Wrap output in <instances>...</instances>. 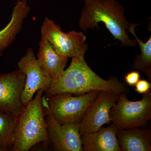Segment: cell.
Segmentation results:
<instances>
[{"label":"cell","mask_w":151,"mask_h":151,"mask_svg":"<svg viewBox=\"0 0 151 151\" xmlns=\"http://www.w3.org/2000/svg\"><path fill=\"white\" fill-rule=\"evenodd\" d=\"M84 55L72 58L68 68L52 82L45 92V97L63 92L80 95L96 90L108 91L119 95L128 93V87L117 78L112 76L106 80L97 75L86 63Z\"/></svg>","instance_id":"6da1fadb"},{"label":"cell","mask_w":151,"mask_h":151,"mask_svg":"<svg viewBox=\"0 0 151 151\" xmlns=\"http://www.w3.org/2000/svg\"><path fill=\"white\" fill-rule=\"evenodd\" d=\"M79 21V27L83 31L94 28H100L103 22L115 39L124 46L137 45L136 39H131L127 34L130 23L125 17L124 6L116 0H84Z\"/></svg>","instance_id":"7a4b0ae2"},{"label":"cell","mask_w":151,"mask_h":151,"mask_svg":"<svg viewBox=\"0 0 151 151\" xmlns=\"http://www.w3.org/2000/svg\"><path fill=\"white\" fill-rule=\"evenodd\" d=\"M44 91L40 89L19 116L13 151H28L40 143H50L42 104Z\"/></svg>","instance_id":"3957f363"},{"label":"cell","mask_w":151,"mask_h":151,"mask_svg":"<svg viewBox=\"0 0 151 151\" xmlns=\"http://www.w3.org/2000/svg\"><path fill=\"white\" fill-rule=\"evenodd\" d=\"M127 94H120L118 101L111 108V122L117 130L146 128L151 119V90L143 94L142 99L139 101H130Z\"/></svg>","instance_id":"277c9868"},{"label":"cell","mask_w":151,"mask_h":151,"mask_svg":"<svg viewBox=\"0 0 151 151\" xmlns=\"http://www.w3.org/2000/svg\"><path fill=\"white\" fill-rule=\"evenodd\" d=\"M99 92L91 91L77 96H73L69 92H63L46 98L50 113L60 124H78Z\"/></svg>","instance_id":"5b68a950"},{"label":"cell","mask_w":151,"mask_h":151,"mask_svg":"<svg viewBox=\"0 0 151 151\" xmlns=\"http://www.w3.org/2000/svg\"><path fill=\"white\" fill-rule=\"evenodd\" d=\"M40 32L41 39L47 40L58 53L68 59L86 53L88 45L86 37L82 32H63L59 25L46 17L42 24Z\"/></svg>","instance_id":"8992f818"},{"label":"cell","mask_w":151,"mask_h":151,"mask_svg":"<svg viewBox=\"0 0 151 151\" xmlns=\"http://www.w3.org/2000/svg\"><path fill=\"white\" fill-rule=\"evenodd\" d=\"M47 133L50 143L55 151H82L81 135L77 123L60 124L52 115L46 97L42 95Z\"/></svg>","instance_id":"52a82bcc"},{"label":"cell","mask_w":151,"mask_h":151,"mask_svg":"<svg viewBox=\"0 0 151 151\" xmlns=\"http://www.w3.org/2000/svg\"><path fill=\"white\" fill-rule=\"evenodd\" d=\"M18 66L26 77L24 89L21 95L22 103L25 107L39 90L42 89L44 92H46L52 79L40 67L32 47L27 49L25 55L18 63Z\"/></svg>","instance_id":"ba28073f"},{"label":"cell","mask_w":151,"mask_h":151,"mask_svg":"<svg viewBox=\"0 0 151 151\" xmlns=\"http://www.w3.org/2000/svg\"><path fill=\"white\" fill-rule=\"evenodd\" d=\"M119 96L108 91H100L78 123L81 136L97 132L104 124L111 123L110 111Z\"/></svg>","instance_id":"9c48e42d"},{"label":"cell","mask_w":151,"mask_h":151,"mask_svg":"<svg viewBox=\"0 0 151 151\" xmlns=\"http://www.w3.org/2000/svg\"><path fill=\"white\" fill-rule=\"evenodd\" d=\"M26 75L19 69L0 75V111L18 118L25 106L21 100Z\"/></svg>","instance_id":"30bf717a"},{"label":"cell","mask_w":151,"mask_h":151,"mask_svg":"<svg viewBox=\"0 0 151 151\" xmlns=\"http://www.w3.org/2000/svg\"><path fill=\"white\" fill-rule=\"evenodd\" d=\"M113 124L94 133L81 136L82 151H121Z\"/></svg>","instance_id":"8fae6325"},{"label":"cell","mask_w":151,"mask_h":151,"mask_svg":"<svg viewBox=\"0 0 151 151\" xmlns=\"http://www.w3.org/2000/svg\"><path fill=\"white\" fill-rule=\"evenodd\" d=\"M27 2L28 0H17L10 20L5 27L0 30V56L20 32L24 19L31 9Z\"/></svg>","instance_id":"7c38bea8"},{"label":"cell","mask_w":151,"mask_h":151,"mask_svg":"<svg viewBox=\"0 0 151 151\" xmlns=\"http://www.w3.org/2000/svg\"><path fill=\"white\" fill-rule=\"evenodd\" d=\"M37 60L40 67L47 75L56 80L65 70L68 58L58 53L47 40L41 39Z\"/></svg>","instance_id":"4fadbf2b"},{"label":"cell","mask_w":151,"mask_h":151,"mask_svg":"<svg viewBox=\"0 0 151 151\" xmlns=\"http://www.w3.org/2000/svg\"><path fill=\"white\" fill-rule=\"evenodd\" d=\"M121 151H151V130L136 127L117 131Z\"/></svg>","instance_id":"5bb4252c"},{"label":"cell","mask_w":151,"mask_h":151,"mask_svg":"<svg viewBox=\"0 0 151 151\" xmlns=\"http://www.w3.org/2000/svg\"><path fill=\"white\" fill-rule=\"evenodd\" d=\"M18 119L12 114L0 111V147L12 151L16 139Z\"/></svg>","instance_id":"9a60e30c"},{"label":"cell","mask_w":151,"mask_h":151,"mask_svg":"<svg viewBox=\"0 0 151 151\" xmlns=\"http://www.w3.org/2000/svg\"><path fill=\"white\" fill-rule=\"evenodd\" d=\"M137 24H130L129 32L136 38L140 47L141 53L135 58L133 68L134 70H140L143 72L151 81V37L146 42H144L136 35L135 27Z\"/></svg>","instance_id":"2e32d148"},{"label":"cell","mask_w":151,"mask_h":151,"mask_svg":"<svg viewBox=\"0 0 151 151\" xmlns=\"http://www.w3.org/2000/svg\"><path fill=\"white\" fill-rule=\"evenodd\" d=\"M135 91L141 94L147 93L151 89L150 82L145 79H140L137 83L135 84Z\"/></svg>","instance_id":"e0dca14e"},{"label":"cell","mask_w":151,"mask_h":151,"mask_svg":"<svg viewBox=\"0 0 151 151\" xmlns=\"http://www.w3.org/2000/svg\"><path fill=\"white\" fill-rule=\"evenodd\" d=\"M124 79L128 85L135 86L140 79V74L138 71H132L127 73L124 77Z\"/></svg>","instance_id":"ac0fdd59"},{"label":"cell","mask_w":151,"mask_h":151,"mask_svg":"<svg viewBox=\"0 0 151 151\" xmlns=\"http://www.w3.org/2000/svg\"><path fill=\"white\" fill-rule=\"evenodd\" d=\"M0 151H7V150L5 149L4 148L0 147Z\"/></svg>","instance_id":"d6986e66"}]
</instances>
